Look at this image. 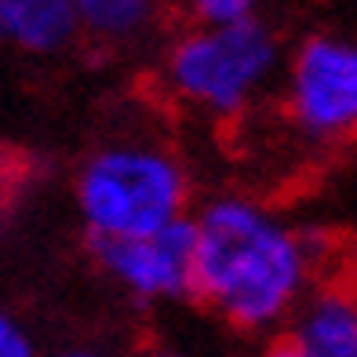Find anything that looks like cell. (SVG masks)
I'll list each match as a JSON object with an SVG mask.
<instances>
[{"label": "cell", "instance_id": "1", "mask_svg": "<svg viewBox=\"0 0 357 357\" xmlns=\"http://www.w3.org/2000/svg\"><path fill=\"white\" fill-rule=\"evenodd\" d=\"M306 245L248 197H215L193 219V296L241 332L291 317L306 296Z\"/></svg>", "mask_w": 357, "mask_h": 357}, {"label": "cell", "instance_id": "2", "mask_svg": "<svg viewBox=\"0 0 357 357\" xmlns=\"http://www.w3.org/2000/svg\"><path fill=\"white\" fill-rule=\"evenodd\" d=\"M190 178L157 142H109L77 175V212L91 241L132 237L186 215Z\"/></svg>", "mask_w": 357, "mask_h": 357}, {"label": "cell", "instance_id": "3", "mask_svg": "<svg viewBox=\"0 0 357 357\" xmlns=\"http://www.w3.org/2000/svg\"><path fill=\"white\" fill-rule=\"evenodd\" d=\"M278 70V40L255 19L193 22L165 55V84L183 106L208 117H237Z\"/></svg>", "mask_w": 357, "mask_h": 357}, {"label": "cell", "instance_id": "4", "mask_svg": "<svg viewBox=\"0 0 357 357\" xmlns=\"http://www.w3.org/2000/svg\"><path fill=\"white\" fill-rule=\"evenodd\" d=\"M291 121L310 139H347L357 132V44L310 37L288 70Z\"/></svg>", "mask_w": 357, "mask_h": 357}, {"label": "cell", "instance_id": "5", "mask_svg": "<svg viewBox=\"0 0 357 357\" xmlns=\"http://www.w3.org/2000/svg\"><path fill=\"white\" fill-rule=\"evenodd\" d=\"M91 252L109 278L142 303L193 296V219L186 215L146 234L91 241Z\"/></svg>", "mask_w": 357, "mask_h": 357}, {"label": "cell", "instance_id": "6", "mask_svg": "<svg viewBox=\"0 0 357 357\" xmlns=\"http://www.w3.org/2000/svg\"><path fill=\"white\" fill-rule=\"evenodd\" d=\"M291 339L314 357H357V296L343 288L314 291L299 299Z\"/></svg>", "mask_w": 357, "mask_h": 357}, {"label": "cell", "instance_id": "7", "mask_svg": "<svg viewBox=\"0 0 357 357\" xmlns=\"http://www.w3.org/2000/svg\"><path fill=\"white\" fill-rule=\"evenodd\" d=\"M77 33L73 0H0V44L22 55H55Z\"/></svg>", "mask_w": 357, "mask_h": 357}, {"label": "cell", "instance_id": "8", "mask_svg": "<svg viewBox=\"0 0 357 357\" xmlns=\"http://www.w3.org/2000/svg\"><path fill=\"white\" fill-rule=\"evenodd\" d=\"M80 33L102 44H139L157 33L165 0H73Z\"/></svg>", "mask_w": 357, "mask_h": 357}, {"label": "cell", "instance_id": "9", "mask_svg": "<svg viewBox=\"0 0 357 357\" xmlns=\"http://www.w3.org/2000/svg\"><path fill=\"white\" fill-rule=\"evenodd\" d=\"M193 22H234L255 15L259 0H178Z\"/></svg>", "mask_w": 357, "mask_h": 357}, {"label": "cell", "instance_id": "10", "mask_svg": "<svg viewBox=\"0 0 357 357\" xmlns=\"http://www.w3.org/2000/svg\"><path fill=\"white\" fill-rule=\"evenodd\" d=\"M0 357H37L33 339L26 335V328L4 310V306H0Z\"/></svg>", "mask_w": 357, "mask_h": 357}, {"label": "cell", "instance_id": "11", "mask_svg": "<svg viewBox=\"0 0 357 357\" xmlns=\"http://www.w3.org/2000/svg\"><path fill=\"white\" fill-rule=\"evenodd\" d=\"M263 357H314V354H306V350L296 343V339L288 335V339H281V343H273Z\"/></svg>", "mask_w": 357, "mask_h": 357}, {"label": "cell", "instance_id": "12", "mask_svg": "<svg viewBox=\"0 0 357 357\" xmlns=\"http://www.w3.org/2000/svg\"><path fill=\"white\" fill-rule=\"evenodd\" d=\"M55 357H102V354H95V350H88V347H77V350H62V354H55Z\"/></svg>", "mask_w": 357, "mask_h": 357}, {"label": "cell", "instance_id": "13", "mask_svg": "<svg viewBox=\"0 0 357 357\" xmlns=\"http://www.w3.org/2000/svg\"><path fill=\"white\" fill-rule=\"evenodd\" d=\"M146 357H183V354H172V350H157V354H146Z\"/></svg>", "mask_w": 357, "mask_h": 357}]
</instances>
